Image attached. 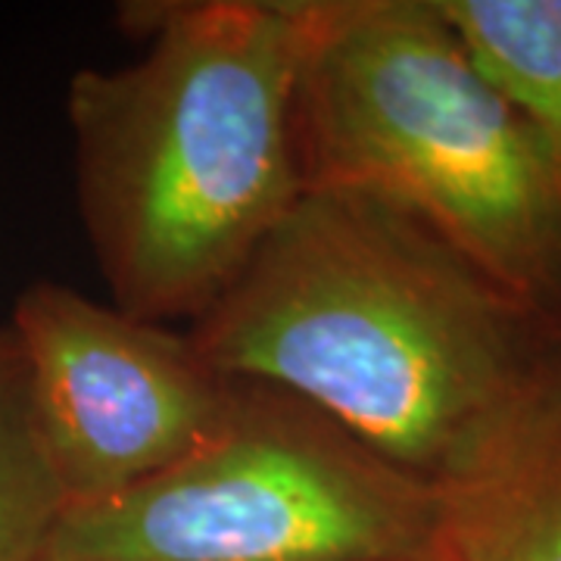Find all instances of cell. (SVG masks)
Here are the masks:
<instances>
[{
	"instance_id": "6",
	"label": "cell",
	"mask_w": 561,
	"mask_h": 561,
	"mask_svg": "<svg viewBox=\"0 0 561 561\" xmlns=\"http://www.w3.org/2000/svg\"><path fill=\"white\" fill-rule=\"evenodd\" d=\"M431 561H561V359L481 461L437 490Z\"/></svg>"
},
{
	"instance_id": "2",
	"label": "cell",
	"mask_w": 561,
	"mask_h": 561,
	"mask_svg": "<svg viewBox=\"0 0 561 561\" xmlns=\"http://www.w3.org/2000/svg\"><path fill=\"white\" fill-rule=\"evenodd\" d=\"M147 47L69 81L81 219L116 309L201 319L309 187L306 0L140 7Z\"/></svg>"
},
{
	"instance_id": "1",
	"label": "cell",
	"mask_w": 561,
	"mask_h": 561,
	"mask_svg": "<svg viewBox=\"0 0 561 561\" xmlns=\"http://www.w3.org/2000/svg\"><path fill=\"white\" fill-rule=\"evenodd\" d=\"M225 378L306 402L434 493L468 474L561 359L427 225L309 184L187 334Z\"/></svg>"
},
{
	"instance_id": "4",
	"label": "cell",
	"mask_w": 561,
	"mask_h": 561,
	"mask_svg": "<svg viewBox=\"0 0 561 561\" xmlns=\"http://www.w3.org/2000/svg\"><path fill=\"white\" fill-rule=\"evenodd\" d=\"M437 493L321 412L243 383L216 437L69 505L41 561H431Z\"/></svg>"
},
{
	"instance_id": "7",
	"label": "cell",
	"mask_w": 561,
	"mask_h": 561,
	"mask_svg": "<svg viewBox=\"0 0 561 561\" xmlns=\"http://www.w3.org/2000/svg\"><path fill=\"white\" fill-rule=\"evenodd\" d=\"M493 88L534 128L561 181V0H437Z\"/></svg>"
},
{
	"instance_id": "5",
	"label": "cell",
	"mask_w": 561,
	"mask_h": 561,
	"mask_svg": "<svg viewBox=\"0 0 561 561\" xmlns=\"http://www.w3.org/2000/svg\"><path fill=\"white\" fill-rule=\"evenodd\" d=\"M32 409L66 508L116 496L187 459L241 402L191 337L35 280L13 324Z\"/></svg>"
},
{
	"instance_id": "8",
	"label": "cell",
	"mask_w": 561,
	"mask_h": 561,
	"mask_svg": "<svg viewBox=\"0 0 561 561\" xmlns=\"http://www.w3.org/2000/svg\"><path fill=\"white\" fill-rule=\"evenodd\" d=\"M66 512L60 481L41 446L28 365L0 328V561H41Z\"/></svg>"
},
{
	"instance_id": "3",
	"label": "cell",
	"mask_w": 561,
	"mask_h": 561,
	"mask_svg": "<svg viewBox=\"0 0 561 561\" xmlns=\"http://www.w3.org/2000/svg\"><path fill=\"white\" fill-rule=\"evenodd\" d=\"M306 181L400 206L561 328V181L437 0H306Z\"/></svg>"
}]
</instances>
